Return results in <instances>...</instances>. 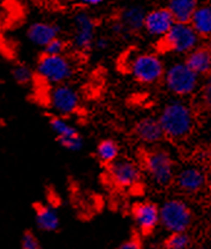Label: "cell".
I'll return each instance as SVG.
<instances>
[{
	"instance_id": "1",
	"label": "cell",
	"mask_w": 211,
	"mask_h": 249,
	"mask_svg": "<svg viewBox=\"0 0 211 249\" xmlns=\"http://www.w3.org/2000/svg\"><path fill=\"white\" fill-rule=\"evenodd\" d=\"M156 117L165 140L174 143L186 141L196 127L195 107L186 99L172 97L160 107Z\"/></svg>"
},
{
	"instance_id": "2",
	"label": "cell",
	"mask_w": 211,
	"mask_h": 249,
	"mask_svg": "<svg viewBox=\"0 0 211 249\" xmlns=\"http://www.w3.org/2000/svg\"><path fill=\"white\" fill-rule=\"evenodd\" d=\"M148 147L140 160L144 175L157 190L169 188L173 186L175 172L177 170L172 151L161 143Z\"/></svg>"
},
{
	"instance_id": "3",
	"label": "cell",
	"mask_w": 211,
	"mask_h": 249,
	"mask_svg": "<svg viewBox=\"0 0 211 249\" xmlns=\"http://www.w3.org/2000/svg\"><path fill=\"white\" fill-rule=\"evenodd\" d=\"M201 79L203 77L189 68L184 60H179L166 66L161 82L169 95L188 100L196 96L203 82Z\"/></svg>"
},
{
	"instance_id": "4",
	"label": "cell",
	"mask_w": 211,
	"mask_h": 249,
	"mask_svg": "<svg viewBox=\"0 0 211 249\" xmlns=\"http://www.w3.org/2000/svg\"><path fill=\"white\" fill-rule=\"evenodd\" d=\"M128 72L140 85L154 86L161 82L166 64L155 51H137L129 57Z\"/></svg>"
},
{
	"instance_id": "5",
	"label": "cell",
	"mask_w": 211,
	"mask_h": 249,
	"mask_svg": "<svg viewBox=\"0 0 211 249\" xmlns=\"http://www.w3.org/2000/svg\"><path fill=\"white\" fill-rule=\"evenodd\" d=\"M194 223V212L185 199L172 197L159 204V227L165 232H189Z\"/></svg>"
},
{
	"instance_id": "6",
	"label": "cell",
	"mask_w": 211,
	"mask_h": 249,
	"mask_svg": "<svg viewBox=\"0 0 211 249\" xmlns=\"http://www.w3.org/2000/svg\"><path fill=\"white\" fill-rule=\"evenodd\" d=\"M35 76L49 86L69 82L75 74V64L66 54H41L35 65Z\"/></svg>"
},
{
	"instance_id": "7",
	"label": "cell",
	"mask_w": 211,
	"mask_h": 249,
	"mask_svg": "<svg viewBox=\"0 0 211 249\" xmlns=\"http://www.w3.org/2000/svg\"><path fill=\"white\" fill-rule=\"evenodd\" d=\"M201 43L203 39L197 35L190 23L176 21L161 39L157 40V45L164 53L177 56H185L189 51H192Z\"/></svg>"
},
{
	"instance_id": "8",
	"label": "cell",
	"mask_w": 211,
	"mask_h": 249,
	"mask_svg": "<svg viewBox=\"0 0 211 249\" xmlns=\"http://www.w3.org/2000/svg\"><path fill=\"white\" fill-rule=\"evenodd\" d=\"M48 107L54 115L69 117L77 112L81 105V96L79 91L69 82L50 86L48 92Z\"/></svg>"
},
{
	"instance_id": "9",
	"label": "cell",
	"mask_w": 211,
	"mask_h": 249,
	"mask_svg": "<svg viewBox=\"0 0 211 249\" xmlns=\"http://www.w3.org/2000/svg\"><path fill=\"white\" fill-rule=\"evenodd\" d=\"M108 177L117 188L129 190L143 181L144 172L136 161L120 156L114 162L108 164Z\"/></svg>"
},
{
	"instance_id": "10",
	"label": "cell",
	"mask_w": 211,
	"mask_h": 249,
	"mask_svg": "<svg viewBox=\"0 0 211 249\" xmlns=\"http://www.w3.org/2000/svg\"><path fill=\"white\" fill-rule=\"evenodd\" d=\"M173 184L181 195L195 196L203 192L208 186V175L197 164H186L177 168Z\"/></svg>"
},
{
	"instance_id": "11",
	"label": "cell",
	"mask_w": 211,
	"mask_h": 249,
	"mask_svg": "<svg viewBox=\"0 0 211 249\" xmlns=\"http://www.w3.org/2000/svg\"><path fill=\"white\" fill-rule=\"evenodd\" d=\"M72 46L80 53H88L93 49L96 37V21L92 14L85 10H79L73 17Z\"/></svg>"
},
{
	"instance_id": "12",
	"label": "cell",
	"mask_w": 211,
	"mask_h": 249,
	"mask_svg": "<svg viewBox=\"0 0 211 249\" xmlns=\"http://www.w3.org/2000/svg\"><path fill=\"white\" fill-rule=\"evenodd\" d=\"M49 126L57 137L58 143L70 152H77L83 148L84 139L77 128H75L66 117L53 115L49 120Z\"/></svg>"
},
{
	"instance_id": "13",
	"label": "cell",
	"mask_w": 211,
	"mask_h": 249,
	"mask_svg": "<svg viewBox=\"0 0 211 249\" xmlns=\"http://www.w3.org/2000/svg\"><path fill=\"white\" fill-rule=\"evenodd\" d=\"M132 217L140 235H150L159 227V204L153 201H140L133 206Z\"/></svg>"
},
{
	"instance_id": "14",
	"label": "cell",
	"mask_w": 211,
	"mask_h": 249,
	"mask_svg": "<svg viewBox=\"0 0 211 249\" xmlns=\"http://www.w3.org/2000/svg\"><path fill=\"white\" fill-rule=\"evenodd\" d=\"M175 20L166 6H157L146 10L143 31L152 39L160 40L174 25Z\"/></svg>"
},
{
	"instance_id": "15",
	"label": "cell",
	"mask_w": 211,
	"mask_h": 249,
	"mask_svg": "<svg viewBox=\"0 0 211 249\" xmlns=\"http://www.w3.org/2000/svg\"><path fill=\"white\" fill-rule=\"evenodd\" d=\"M134 135L145 146H155L165 141L163 128L155 116L141 117L135 124Z\"/></svg>"
},
{
	"instance_id": "16",
	"label": "cell",
	"mask_w": 211,
	"mask_h": 249,
	"mask_svg": "<svg viewBox=\"0 0 211 249\" xmlns=\"http://www.w3.org/2000/svg\"><path fill=\"white\" fill-rule=\"evenodd\" d=\"M61 28L52 21H35L26 30V39L37 48L43 49L54 37L60 36Z\"/></svg>"
},
{
	"instance_id": "17",
	"label": "cell",
	"mask_w": 211,
	"mask_h": 249,
	"mask_svg": "<svg viewBox=\"0 0 211 249\" xmlns=\"http://www.w3.org/2000/svg\"><path fill=\"white\" fill-rule=\"evenodd\" d=\"M146 14V9L141 4H132L126 5L119 10L116 19L123 24L126 34L135 35L143 31L144 18Z\"/></svg>"
},
{
	"instance_id": "18",
	"label": "cell",
	"mask_w": 211,
	"mask_h": 249,
	"mask_svg": "<svg viewBox=\"0 0 211 249\" xmlns=\"http://www.w3.org/2000/svg\"><path fill=\"white\" fill-rule=\"evenodd\" d=\"M186 65L196 72L199 76L206 77L211 72V49L206 44L201 43L189 51L184 56Z\"/></svg>"
},
{
	"instance_id": "19",
	"label": "cell",
	"mask_w": 211,
	"mask_h": 249,
	"mask_svg": "<svg viewBox=\"0 0 211 249\" xmlns=\"http://www.w3.org/2000/svg\"><path fill=\"white\" fill-rule=\"evenodd\" d=\"M35 223L41 232L54 233L60 228V217L57 211L49 204H34Z\"/></svg>"
},
{
	"instance_id": "20",
	"label": "cell",
	"mask_w": 211,
	"mask_h": 249,
	"mask_svg": "<svg viewBox=\"0 0 211 249\" xmlns=\"http://www.w3.org/2000/svg\"><path fill=\"white\" fill-rule=\"evenodd\" d=\"M190 25L194 28L197 35L203 40H206L211 35V5L209 3H200L195 9L190 19Z\"/></svg>"
},
{
	"instance_id": "21",
	"label": "cell",
	"mask_w": 211,
	"mask_h": 249,
	"mask_svg": "<svg viewBox=\"0 0 211 249\" xmlns=\"http://www.w3.org/2000/svg\"><path fill=\"white\" fill-rule=\"evenodd\" d=\"M200 0H168L166 8L176 23H189Z\"/></svg>"
},
{
	"instance_id": "22",
	"label": "cell",
	"mask_w": 211,
	"mask_h": 249,
	"mask_svg": "<svg viewBox=\"0 0 211 249\" xmlns=\"http://www.w3.org/2000/svg\"><path fill=\"white\" fill-rule=\"evenodd\" d=\"M95 155L100 163L108 166L121 156V148L115 140L105 139L97 143L95 148Z\"/></svg>"
},
{
	"instance_id": "23",
	"label": "cell",
	"mask_w": 211,
	"mask_h": 249,
	"mask_svg": "<svg viewBox=\"0 0 211 249\" xmlns=\"http://www.w3.org/2000/svg\"><path fill=\"white\" fill-rule=\"evenodd\" d=\"M166 249H189L192 247V238L189 232L169 233L163 242Z\"/></svg>"
},
{
	"instance_id": "24",
	"label": "cell",
	"mask_w": 211,
	"mask_h": 249,
	"mask_svg": "<svg viewBox=\"0 0 211 249\" xmlns=\"http://www.w3.org/2000/svg\"><path fill=\"white\" fill-rule=\"evenodd\" d=\"M12 76L14 81L20 86L30 85L35 79V72L32 68L23 62L15 64L12 69Z\"/></svg>"
},
{
	"instance_id": "25",
	"label": "cell",
	"mask_w": 211,
	"mask_h": 249,
	"mask_svg": "<svg viewBox=\"0 0 211 249\" xmlns=\"http://www.w3.org/2000/svg\"><path fill=\"white\" fill-rule=\"evenodd\" d=\"M68 50L69 43L61 36L54 37V39L50 40V41L43 48V53L48 55H63L66 54V51Z\"/></svg>"
},
{
	"instance_id": "26",
	"label": "cell",
	"mask_w": 211,
	"mask_h": 249,
	"mask_svg": "<svg viewBox=\"0 0 211 249\" xmlns=\"http://www.w3.org/2000/svg\"><path fill=\"white\" fill-rule=\"evenodd\" d=\"M199 97V104L201 107L210 110L211 107V82L210 79L206 80L205 82H201L199 91L196 92Z\"/></svg>"
},
{
	"instance_id": "27",
	"label": "cell",
	"mask_w": 211,
	"mask_h": 249,
	"mask_svg": "<svg viewBox=\"0 0 211 249\" xmlns=\"http://www.w3.org/2000/svg\"><path fill=\"white\" fill-rule=\"evenodd\" d=\"M20 247L23 249H39L41 246H40V241L38 239L35 233L32 231H26L21 237Z\"/></svg>"
},
{
	"instance_id": "28",
	"label": "cell",
	"mask_w": 211,
	"mask_h": 249,
	"mask_svg": "<svg viewBox=\"0 0 211 249\" xmlns=\"http://www.w3.org/2000/svg\"><path fill=\"white\" fill-rule=\"evenodd\" d=\"M120 249H140L143 248V241H141V235L136 234L133 235L132 238L126 239L125 242L119 246Z\"/></svg>"
},
{
	"instance_id": "29",
	"label": "cell",
	"mask_w": 211,
	"mask_h": 249,
	"mask_svg": "<svg viewBox=\"0 0 211 249\" xmlns=\"http://www.w3.org/2000/svg\"><path fill=\"white\" fill-rule=\"evenodd\" d=\"M109 29H110V33H112L113 36L121 37V36H124V35H128L126 34L124 25L120 23L116 18H115L114 20H112V23H110V25H109Z\"/></svg>"
},
{
	"instance_id": "30",
	"label": "cell",
	"mask_w": 211,
	"mask_h": 249,
	"mask_svg": "<svg viewBox=\"0 0 211 249\" xmlns=\"http://www.w3.org/2000/svg\"><path fill=\"white\" fill-rule=\"evenodd\" d=\"M112 45V41L110 39L104 35L101 36H96L94 40V45H93V49H96L97 51H106Z\"/></svg>"
},
{
	"instance_id": "31",
	"label": "cell",
	"mask_w": 211,
	"mask_h": 249,
	"mask_svg": "<svg viewBox=\"0 0 211 249\" xmlns=\"http://www.w3.org/2000/svg\"><path fill=\"white\" fill-rule=\"evenodd\" d=\"M105 0H79V3L88 8H94V6L101 5Z\"/></svg>"
}]
</instances>
